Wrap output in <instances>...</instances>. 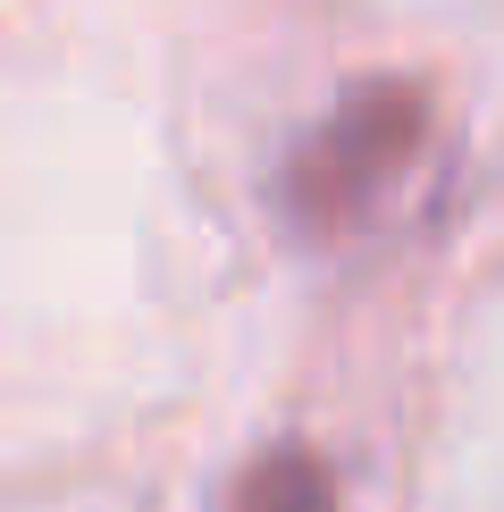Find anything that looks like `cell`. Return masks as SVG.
<instances>
[{
    "label": "cell",
    "instance_id": "obj_1",
    "mask_svg": "<svg viewBox=\"0 0 504 512\" xmlns=\"http://www.w3.org/2000/svg\"><path fill=\"white\" fill-rule=\"evenodd\" d=\"M420 126H429V101H420L412 84H370V93H353L286 168L294 219L303 227H353L412 168Z\"/></svg>",
    "mask_w": 504,
    "mask_h": 512
},
{
    "label": "cell",
    "instance_id": "obj_2",
    "mask_svg": "<svg viewBox=\"0 0 504 512\" xmlns=\"http://www.w3.org/2000/svg\"><path fill=\"white\" fill-rule=\"evenodd\" d=\"M236 512H336V496H328V479H320V462L311 454H261L244 471V487H236Z\"/></svg>",
    "mask_w": 504,
    "mask_h": 512
}]
</instances>
